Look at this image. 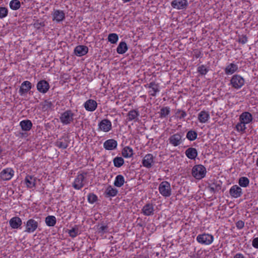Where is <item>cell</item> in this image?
I'll return each mask as SVG.
<instances>
[{"label": "cell", "instance_id": "6da1fadb", "mask_svg": "<svg viewBox=\"0 0 258 258\" xmlns=\"http://www.w3.org/2000/svg\"><path fill=\"white\" fill-rule=\"evenodd\" d=\"M207 171L205 166L201 164L196 165L193 168L192 174L195 179L201 180L206 176Z\"/></svg>", "mask_w": 258, "mask_h": 258}, {"label": "cell", "instance_id": "7a4b0ae2", "mask_svg": "<svg viewBox=\"0 0 258 258\" xmlns=\"http://www.w3.org/2000/svg\"><path fill=\"white\" fill-rule=\"evenodd\" d=\"M196 240L198 243L205 246H208L213 243L214 237L212 235L209 233H202L198 235L197 237Z\"/></svg>", "mask_w": 258, "mask_h": 258}, {"label": "cell", "instance_id": "3957f363", "mask_svg": "<svg viewBox=\"0 0 258 258\" xmlns=\"http://www.w3.org/2000/svg\"><path fill=\"white\" fill-rule=\"evenodd\" d=\"M230 83L232 88L235 89H239L245 84V80L242 76L235 75L231 78Z\"/></svg>", "mask_w": 258, "mask_h": 258}, {"label": "cell", "instance_id": "277c9868", "mask_svg": "<svg viewBox=\"0 0 258 258\" xmlns=\"http://www.w3.org/2000/svg\"><path fill=\"white\" fill-rule=\"evenodd\" d=\"M159 192L162 196L169 197L172 194L170 185L167 181H162L159 186Z\"/></svg>", "mask_w": 258, "mask_h": 258}, {"label": "cell", "instance_id": "5b68a950", "mask_svg": "<svg viewBox=\"0 0 258 258\" xmlns=\"http://www.w3.org/2000/svg\"><path fill=\"white\" fill-rule=\"evenodd\" d=\"M147 89L149 90L150 94L152 96H156L160 91V86L159 83L156 81H152L145 86Z\"/></svg>", "mask_w": 258, "mask_h": 258}, {"label": "cell", "instance_id": "8992f818", "mask_svg": "<svg viewBox=\"0 0 258 258\" xmlns=\"http://www.w3.org/2000/svg\"><path fill=\"white\" fill-rule=\"evenodd\" d=\"M85 175L83 173H80L76 177L74 181L72 184L73 188L77 190H79L84 187L85 185Z\"/></svg>", "mask_w": 258, "mask_h": 258}, {"label": "cell", "instance_id": "52a82bcc", "mask_svg": "<svg viewBox=\"0 0 258 258\" xmlns=\"http://www.w3.org/2000/svg\"><path fill=\"white\" fill-rule=\"evenodd\" d=\"M74 116V114L71 110H67L60 115V122L63 125H69L73 122Z\"/></svg>", "mask_w": 258, "mask_h": 258}, {"label": "cell", "instance_id": "ba28073f", "mask_svg": "<svg viewBox=\"0 0 258 258\" xmlns=\"http://www.w3.org/2000/svg\"><path fill=\"white\" fill-rule=\"evenodd\" d=\"M15 175V172L12 168H8L3 169L0 173V177L3 181H10Z\"/></svg>", "mask_w": 258, "mask_h": 258}, {"label": "cell", "instance_id": "9c48e42d", "mask_svg": "<svg viewBox=\"0 0 258 258\" xmlns=\"http://www.w3.org/2000/svg\"><path fill=\"white\" fill-rule=\"evenodd\" d=\"M188 2L186 0H174L170 3L171 6L177 10L185 9L188 6Z\"/></svg>", "mask_w": 258, "mask_h": 258}, {"label": "cell", "instance_id": "30bf717a", "mask_svg": "<svg viewBox=\"0 0 258 258\" xmlns=\"http://www.w3.org/2000/svg\"><path fill=\"white\" fill-rule=\"evenodd\" d=\"M142 164L144 168L150 169L154 164V157L151 154H147L142 160Z\"/></svg>", "mask_w": 258, "mask_h": 258}, {"label": "cell", "instance_id": "8fae6325", "mask_svg": "<svg viewBox=\"0 0 258 258\" xmlns=\"http://www.w3.org/2000/svg\"><path fill=\"white\" fill-rule=\"evenodd\" d=\"M99 129L103 132H109L112 129V124L111 122L107 119H104L99 123Z\"/></svg>", "mask_w": 258, "mask_h": 258}, {"label": "cell", "instance_id": "7c38bea8", "mask_svg": "<svg viewBox=\"0 0 258 258\" xmlns=\"http://www.w3.org/2000/svg\"><path fill=\"white\" fill-rule=\"evenodd\" d=\"M39 226L37 221L33 219L28 220L26 225V231L28 233H32L36 230Z\"/></svg>", "mask_w": 258, "mask_h": 258}, {"label": "cell", "instance_id": "4fadbf2b", "mask_svg": "<svg viewBox=\"0 0 258 258\" xmlns=\"http://www.w3.org/2000/svg\"><path fill=\"white\" fill-rule=\"evenodd\" d=\"M50 88V84L45 80H41L37 84V89L42 94L47 93Z\"/></svg>", "mask_w": 258, "mask_h": 258}, {"label": "cell", "instance_id": "5bb4252c", "mask_svg": "<svg viewBox=\"0 0 258 258\" xmlns=\"http://www.w3.org/2000/svg\"><path fill=\"white\" fill-rule=\"evenodd\" d=\"M32 88V84L28 81L22 83L20 87L19 93L21 95H24L30 91Z\"/></svg>", "mask_w": 258, "mask_h": 258}, {"label": "cell", "instance_id": "9a60e30c", "mask_svg": "<svg viewBox=\"0 0 258 258\" xmlns=\"http://www.w3.org/2000/svg\"><path fill=\"white\" fill-rule=\"evenodd\" d=\"M239 121L240 123H242L244 125L250 124V123H251L253 121V116L251 113L246 111L240 114V117H239Z\"/></svg>", "mask_w": 258, "mask_h": 258}, {"label": "cell", "instance_id": "2e32d148", "mask_svg": "<svg viewBox=\"0 0 258 258\" xmlns=\"http://www.w3.org/2000/svg\"><path fill=\"white\" fill-rule=\"evenodd\" d=\"M84 107L87 111L92 112L96 110L98 107V103L93 99H89L85 102Z\"/></svg>", "mask_w": 258, "mask_h": 258}, {"label": "cell", "instance_id": "e0dca14e", "mask_svg": "<svg viewBox=\"0 0 258 258\" xmlns=\"http://www.w3.org/2000/svg\"><path fill=\"white\" fill-rule=\"evenodd\" d=\"M88 47L85 45H79L76 47L74 53L77 56H82L87 54L88 52Z\"/></svg>", "mask_w": 258, "mask_h": 258}, {"label": "cell", "instance_id": "ac0fdd59", "mask_svg": "<svg viewBox=\"0 0 258 258\" xmlns=\"http://www.w3.org/2000/svg\"><path fill=\"white\" fill-rule=\"evenodd\" d=\"M239 69L238 64L231 63L226 66L224 69V72L227 75L230 76L235 73Z\"/></svg>", "mask_w": 258, "mask_h": 258}, {"label": "cell", "instance_id": "d6986e66", "mask_svg": "<svg viewBox=\"0 0 258 258\" xmlns=\"http://www.w3.org/2000/svg\"><path fill=\"white\" fill-rule=\"evenodd\" d=\"M118 146L117 141L114 139H110L104 142L103 147L106 150H113L115 149Z\"/></svg>", "mask_w": 258, "mask_h": 258}, {"label": "cell", "instance_id": "ffe728a7", "mask_svg": "<svg viewBox=\"0 0 258 258\" xmlns=\"http://www.w3.org/2000/svg\"><path fill=\"white\" fill-rule=\"evenodd\" d=\"M169 141L171 145L174 146V147H177L178 146L180 145L181 143L182 142V137L180 134H176L173 135V136H171L169 139Z\"/></svg>", "mask_w": 258, "mask_h": 258}, {"label": "cell", "instance_id": "44dd1931", "mask_svg": "<svg viewBox=\"0 0 258 258\" xmlns=\"http://www.w3.org/2000/svg\"><path fill=\"white\" fill-rule=\"evenodd\" d=\"M154 207L151 203L146 204L142 209V213L146 216L152 215L154 214Z\"/></svg>", "mask_w": 258, "mask_h": 258}, {"label": "cell", "instance_id": "7402d4cb", "mask_svg": "<svg viewBox=\"0 0 258 258\" xmlns=\"http://www.w3.org/2000/svg\"><path fill=\"white\" fill-rule=\"evenodd\" d=\"M25 183L28 188H33L36 185V179L33 176L28 175L25 177Z\"/></svg>", "mask_w": 258, "mask_h": 258}, {"label": "cell", "instance_id": "603a6c76", "mask_svg": "<svg viewBox=\"0 0 258 258\" xmlns=\"http://www.w3.org/2000/svg\"><path fill=\"white\" fill-rule=\"evenodd\" d=\"M242 189L237 185H233L229 190V194L233 198L239 197L242 195Z\"/></svg>", "mask_w": 258, "mask_h": 258}, {"label": "cell", "instance_id": "cb8c5ba5", "mask_svg": "<svg viewBox=\"0 0 258 258\" xmlns=\"http://www.w3.org/2000/svg\"><path fill=\"white\" fill-rule=\"evenodd\" d=\"M9 224L12 228L13 229H17L22 225V220L19 217H13L12 218L10 219Z\"/></svg>", "mask_w": 258, "mask_h": 258}, {"label": "cell", "instance_id": "d4e9b609", "mask_svg": "<svg viewBox=\"0 0 258 258\" xmlns=\"http://www.w3.org/2000/svg\"><path fill=\"white\" fill-rule=\"evenodd\" d=\"M20 126L24 131H29L32 128L33 124L29 119H24L20 123Z\"/></svg>", "mask_w": 258, "mask_h": 258}, {"label": "cell", "instance_id": "484cf974", "mask_svg": "<svg viewBox=\"0 0 258 258\" xmlns=\"http://www.w3.org/2000/svg\"><path fill=\"white\" fill-rule=\"evenodd\" d=\"M209 119H210V114L206 110H202L198 114V121L201 123H205L207 122Z\"/></svg>", "mask_w": 258, "mask_h": 258}, {"label": "cell", "instance_id": "4316f807", "mask_svg": "<svg viewBox=\"0 0 258 258\" xmlns=\"http://www.w3.org/2000/svg\"><path fill=\"white\" fill-rule=\"evenodd\" d=\"M118 193V189L114 187H113V186H109L107 187L104 193L106 196L108 198L114 197L117 196Z\"/></svg>", "mask_w": 258, "mask_h": 258}, {"label": "cell", "instance_id": "83f0119b", "mask_svg": "<svg viewBox=\"0 0 258 258\" xmlns=\"http://www.w3.org/2000/svg\"><path fill=\"white\" fill-rule=\"evenodd\" d=\"M53 17L54 20L56 22H62L65 19V13L62 10H57L55 11Z\"/></svg>", "mask_w": 258, "mask_h": 258}, {"label": "cell", "instance_id": "f1b7e54d", "mask_svg": "<svg viewBox=\"0 0 258 258\" xmlns=\"http://www.w3.org/2000/svg\"><path fill=\"white\" fill-rule=\"evenodd\" d=\"M128 47L125 41H122L119 43L117 48V52L119 55H123L128 51Z\"/></svg>", "mask_w": 258, "mask_h": 258}, {"label": "cell", "instance_id": "f546056e", "mask_svg": "<svg viewBox=\"0 0 258 258\" xmlns=\"http://www.w3.org/2000/svg\"><path fill=\"white\" fill-rule=\"evenodd\" d=\"M185 155L189 159H194L198 155V152L194 148H189L185 151Z\"/></svg>", "mask_w": 258, "mask_h": 258}, {"label": "cell", "instance_id": "4dcf8cb0", "mask_svg": "<svg viewBox=\"0 0 258 258\" xmlns=\"http://www.w3.org/2000/svg\"><path fill=\"white\" fill-rule=\"evenodd\" d=\"M139 116V111H138L137 110H131L130 111H129V113L127 114V118L129 121H132L136 120L138 119V117Z\"/></svg>", "mask_w": 258, "mask_h": 258}, {"label": "cell", "instance_id": "1f68e13d", "mask_svg": "<svg viewBox=\"0 0 258 258\" xmlns=\"http://www.w3.org/2000/svg\"><path fill=\"white\" fill-rule=\"evenodd\" d=\"M122 155L125 158H130L133 155V150L129 146L124 147L122 151Z\"/></svg>", "mask_w": 258, "mask_h": 258}, {"label": "cell", "instance_id": "d6a6232c", "mask_svg": "<svg viewBox=\"0 0 258 258\" xmlns=\"http://www.w3.org/2000/svg\"><path fill=\"white\" fill-rule=\"evenodd\" d=\"M45 221L47 226L49 227H54L56 223V218L54 216H48L46 217Z\"/></svg>", "mask_w": 258, "mask_h": 258}, {"label": "cell", "instance_id": "836d02e7", "mask_svg": "<svg viewBox=\"0 0 258 258\" xmlns=\"http://www.w3.org/2000/svg\"><path fill=\"white\" fill-rule=\"evenodd\" d=\"M209 71L208 68L204 64L200 65L197 68V73L201 76L206 75L208 73Z\"/></svg>", "mask_w": 258, "mask_h": 258}, {"label": "cell", "instance_id": "e575fe53", "mask_svg": "<svg viewBox=\"0 0 258 258\" xmlns=\"http://www.w3.org/2000/svg\"><path fill=\"white\" fill-rule=\"evenodd\" d=\"M125 183V179L123 176L122 175H118L115 177L114 181V185L115 187L120 188L124 185Z\"/></svg>", "mask_w": 258, "mask_h": 258}, {"label": "cell", "instance_id": "d590c367", "mask_svg": "<svg viewBox=\"0 0 258 258\" xmlns=\"http://www.w3.org/2000/svg\"><path fill=\"white\" fill-rule=\"evenodd\" d=\"M170 113V108L168 106H164L160 109L159 115L161 118H165L168 117Z\"/></svg>", "mask_w": 258, "mask_h": 258}, {"label": "cell", "instance_id": "8d00e7d4", "mask_svg": "<svg viewBox=\"0 0 258 258\" xmlns=\"http://www.w3.org/2000/svg\"><path fill=\"white\" fill-rule=\"evenodd\" d=\"M9 6L12 10L14 11L19 10L21 7L20 2L18 0L11 1L9 4Z\"/></svg>", "mask_w": 258, "mask_h": 258}, {"label": "cell", "instance_id": "74e56055", "mask_svg": "<svg viewBox=\"0 0 258 258\" xmlns=\"http://www.w3.org/2000/svg\"><path fill=\"white\" fill-rule=\"evenodd\" d=\"M118 35L116 33H110L108 36V41L111 44H116L119 40Z\"/></svg>", "mask_w": 258, "mask_h": 258}, {"label": "cell", "instance_id": "f35d334b", "mask_svg": "<svg viewBox=\"0 0 258 258\" xmlns=\"http://www.w3.org/2000/svg\"><path fill=\"white\" fill-rule=\"evenodd\" d=\"M87 200H88V202L90 204H94L95 203H96L98 200V197L96 194L93 193H91L89 194L87 197Z\"/></svg>", "mask_w": 258, "mask_h": 258}, {"label": "cell", "instance_id": "ab89813d", "mask_svg": "<svg viewBox=\"0 0 258 258\" xmlns=\"http://www.w3.org/2000/svg\"><path fill=\"white\" fill-rule=\"evenodd\" d=\"M114 164L116 168H121L124 165V160L121 157H117L114 159Z\"/></svg>", "mask_w": 258, "mask_h": 258}, {"label": "cell", "instance_id": "60d3db41", "mask_svg": "<svg viewBox=\"0 0 258 258\" xmlns=\"http://www.w3.org/2000/svg\"><path fill=\"white\" fill-rule=\"evenodd\" d=\"M197 133L195 131L191 130L189 131L187 134V139L189 141H194L197 138Z\"/></svg>", "mask_w": 258, "mask_h": 258}, {"label": "cell", "instance_id": "b9f144b4", "mask_svg": "<svg viewBox=\"0 0 258 258\" xmlns=\"http://www.w3.org/2000/svg\"><path fill=\"white\" fill-rule=\"evenodd\" d=\"M249 180L246 177H242L239 179V184L240 187L246 188L249 185Z\"/></svg>", "mask_w": 258, "mask_h": 258}, {"label": "cell", "instance_id": "7bdbcfd3", "mask_svg": "<svg viewBox=\"0 0 258 258\" xmlns=\"http://www.w3.org/2000/svg\"><path fill=\"white\" fill-rule=\"evenodd\" d=\"M68 233L71 238H76L78 234V228L77 227H73L69 230Z\"/></svg>", "mask_w": 258, "mask_h": 258}, {"label": "cell", "instance_id": "ee69618b", "mask_svg": "<svg viewBox=\"0 0 258 258\" xmlns=\"http://www.w3.org/2000/svg\"><path fill=\"white\" fill-rule=\"evenodd\" d=\"M248 37L246 35H242L239 36L237 41L240 44H244L248 43Z\"/></svg>", "mask_w": 258, "mask_h": 258}, {"label": "cell", "instance_id": "f6af8a7d", "mask_svg": "<svg viewBox=\"0 0 258 258\" xmlns=\"http://www.w3.org/2000/svg\"><path fill=\"white\" fill-rule=\"evenodd\" d=\"M175 115H176V117L177 118L181 119L184 118H185L186 117L187 114L183 110H177L176 114H175Z\"/></svg>", "mask_w": 258, "mask_h": 258}, {"label": "cell", "instance_id": "bcb514c9", "mask_svg": "<svg viewBox=\"0 0 258 258\" xmlns=\"http://www.w3.org/2000/svg\"><path fill=\"white\" fill-rule=\"evenodd\" d=\"M8 14V10L5 7H2L0 8V17L1 19L5 18Z\"/></svg>", "mask_w": 258, "mask_h": 258}, {"label": "cell", "instance_id": "7dc6e473", "mask_svg": "<svg viewBox=\"0 0 258 258\" xmlns=\"http://www.w3.org/2000/svg\"><path fill=\"white\" fill-rule=\"evenodd\" d=\"M107 229H108L107 225L105 224H101L98 227V230L100 233H104L107 231Z\"/></svg>", "mask_w": 258, "mask_h": 258}, {"label": "cell", "instance_id": "c3c4849f", "mask_svg": "<svg viewBox=\"0 0 258 258\" xmlns=\"http://www.w3.org/2000/svg\"><path fill=\"white\" fill-rule=\"evenodd\" d=\"M236 130H237L239 132L242 133V132H244L245 130H246V126H245L244 124H243L242 123H238V124L236 125Z\"/></svg>", "mask_w": 258, "mask_h": 258}, {"label": "cell", "instance_id": "681fc988", "mask_svg": "<svg viewBox=\"0 0 258 258\" xmlns=\"http://www.w3.org/2000/svg\"><path fill=\"white\" fill-rule=\"evenodd\" d=\"M236 227L239 230L243 229L244 226V223L242 220H239L236 223Z\"/></svg>", "mask_w": 258, "mask_h": 258}, {"label": "cell", "instance_id": "f907efd6", "mask_svg": "<svg viewBox=\"0 0 258 258\" xmlns=\"http://www.w3.org/2000/svg\"><path fill=\"white\" fill-rule=\"evenodd\" d=\"M56 146H57L59 148H66L68 146V145H66V143H64V142L60 141L56 142Z\"/></svg>", "mask_w": 258, "mask_h": 258}, {"label": "cell", "instance_id": "816d5d0a", "mask_svg": "<svg viewBox=\"0 0 258 258\" xmlns=\"http://www.w3.org/2000/svg\"><path fill=\"white\" fill-rule=\"evenodd\" d=\"M252 246L255 248H258V238H256L252 241Z\"/></svg>", "mask_w": 258, "mask_h": 258}, {"label": "cell", "instance_id": "f5cc1de1", "mask_svg": "<svg viewBox=\"0 0 258 258\" xmlns=\"http://www.w3.org/2000/svg\"><path fill=\"white\" fill-rule=\"evenodd\" d=\"M234 258H245V257H244V256L243 254L239 253V254H236Z\"/></svg>", "mask_w": 258, "mask_h": 258}, {"label": "cell", "instance_id": "db71d44e", "mask_svg": "<svg viewBox=\"0 0 258 258\" xmlns=\"http://www.w3.org/2000/svg\"><path fill=\"white\" fill-rule=\"evenodd\" d=\"M134 258H149L147 256H139L138 257H135Z\"/></svg>", "mask_w": 258, "mask_h": 258}, {"label": "cell", "instance_id": "11a10c76", "mask_svg": "<svg viewBox=\"0 0 258 258\" xmlns=\"http://www.w3.org/2000/svg\"><path fill=\"white\" fill-rule=\"evenodd\" d=\"M129 2L130 1H124V2H125V3H127V2Z\"/></svg>", "mask_w": 258, "mask_h": 258}, {"label": "cell", "instance_id": "9f6ffc18", "mask_svg": "<svg viewBox=\"0 0 258 258\" xmlns=\"http://www.w3.org/2000/svg\"><path fill=\"white\" fill-rule=\"evenodd\" d=\"M256 163H257V166H258V159H257V162H256Z\"/></svg>", "mask_w": 258, "mask_h": 258}, {"label": "cell", "instance_id": "6f0895ef", "mask_svg": "<svg viewBox=\"0 0 258 258\" xmlns=\"http://www.w3.org/2000/svg\"></svg>", "mask_w": 258, "mask_h": 258}, {"label": "cell", "instance_id": "680465c9", "mask_svg": "<svg viewBox=\"0 0 258 258\" xmlns=\"http://www.w3.org/2000/svg\"></svg>", "mask_w": 258, "mask_h": 258}]
</instances>
